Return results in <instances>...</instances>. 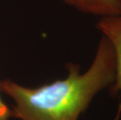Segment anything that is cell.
Segmentation results:
<instances>
[{"label": "cell", "mask_w": 121, "mask_h": 120, "mask_svg": "<svg viewBox=\"0 0 121 120\" xmlns=\"http://www.w3.org/2000/svg\"><path fill=\"white\" fill-rule=\"evenodd\" d=\"M67 76L37 87H27L10 80H0V91L15 102L13 117L21 120H78L98 93L115 81L114 51L102 35L88 70L66 63Z\"/></svg>", "instance_id": "1"}, {"label": "cell", "mask_w": 121, "mask_h": 120, "mask_svg": "<svg viewBox=\"0 0 121 120\" xmlns=\"http://www.w3.org/2000/svg\"><path fill=\"white\" fill-rule=\"evenodd\" d=\"M96 26L102 35L109 41L114 51L116 77L110 87V93L115 96L121 92V13L101 17Z\"/></svg>", "instance_id": "2"}, {"label": "cell", "mask_w": 121, "mask_h": 120, "mask_svg": "<svg viewBox=\"0 0 121 120\" xmlns=\"http://www.w3.org/2000/svg\"><path fill=\"white\" fill-rule=\"evenodd\" d=\"M66 5L84 14L101 17L121 13L120 0H62Z\"/></svg>", "instance_id": "3"}, {"label": "cell", "mask_w": 121, "mask_h": 120, "mask_svg": "<svg viewBox=\"0 0 121 120\" xmlns=\"http://www.w3.org/2000/svg\"><path fill=\"white\" fill-rule=\"evenodd\" d=\"M11 117H13V109L5 103L0 96V120H9Z\"/></svg>", "instance_id": "4"}, {"label": "cell", "mask_w": 121, "mask_h": 120, "mask_svg": "<svg viewBox=\"0 0 121 120\" xmlns=\"http://www.w3.org/2000/svg\"><path fill=\"white\" fill-rule=\"evenodd\" d=\"M121 117V102L119 103V105H118V109H117V115L115 116L114 120H120Z\"/></svg>", "instance_id": "5"}, {"label": "cell", "mask_w": 121, "mask_h": 120, "mask_svg": "<svg viewBox=\"0 0 121 120\" xmlns=\"http://www.w3.org/2000/svg\"><path fill=\"white\" fill-rule=\"evenodd\" d=\"M120 2H121V0H120Z\"/></svg>", "instance_id": "6"}]
</instances>
